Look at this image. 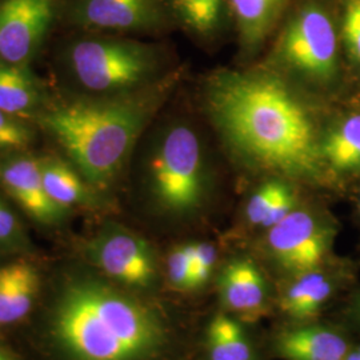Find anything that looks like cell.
<instances>
[{"label": "cell", "instance_id": "32", "mask_svg": "<svg viewBox=\"0 0 360 360\" xmlns=\"http://www.w3.org/2000/svg\"><path fill=\"white\" fill-rule=\"evenodd\" d=\"M358 211H359V215H360V188H359V196H358Z\"/></svg>", "mask_w": 360, "mask_h": 360}, {"label": "cell", "instance_id": "25", "mask_svg": "<svg viewBox=\"0 0 360 360\" xmlns=\"http://www.w3.org/2000/svg\"><path fill=\"white\" fill-rule=\"evenodd\" d=\"M191 245V281L190 291L203 287L211 279L214 267L218 260V251L215 245L208 242H195Z\"/></svg>", "mask_w": 360, "mask_h": 360}, {"label": "cell", "instance_id": "7", "mask_svg": "<svg viewBox=\"0 0 360 360\" xmlns=\"http://www.w3.org/2000/svg\"><path fill=\"white\" fill-rule=\"evenodd\" d=\"M334 223L318 212L296 207L267 230L264 245L271 259L282 270L299 275L333 262Z\"/></svg>", "mask_w": 360, "mask_h": 360}, {"label": "cell", "instance_id": "2", "mask_svg": "<svg viewBox=\"0 0 360 360\" xmlns=\"http://www.w3.org/2000/svg\"><path fill=\"white\" fill-rule=\"evenodd\" d=\"M176 83L168 74L144 90L116 95H79L47 102L35 123L94 188H105L124 167L141 134Z\"/></svg>", "mask_w": 360, "mask_h": 360}, {"label": "cell", "instance_id": "30", "mask_svg": "<svg viewBox=\"0 0 360 360\" xmlns=\"http://www.w3.org/2000/svg\"><path fill=\"white\" fill-rule=\"evenodd\" d=\"M346 360H360V342H355Z\"/></svg>", "mask_w": 360, "mask_h": 360}, {"label": "cell", "instance_id": "13", "mask_svg": "<svg viewBox=\"0 0 360 360\" xmlns=\"http://www.w3.org/2000/svg\"><path fill=\"white\" fill-rule=\"evenodd\" d=\"M219 295L223 306L242 321H257L266 314L270 287L257 264L236 257L219 274Z\"/></svg>", "mask_w": 360, "mask_h": 360}, {"label": "cell", "instance_id": "12", "mask_svg": "<svg viewBox=\"0 0 360 360\" xmlns=\"http://www.w3.org/2000/svg\"><path fill=\"white\" fill-rule=\"evenodd\" d=\"M0 184L27 215L39 223L53 224L65 218V210L46 191L39 158L25 153L1 158Z\"/></svg>", "mask_w": 360, "mask_h": 360}, {"label": "cell", "instance_id": "31", "mask_svg": "<svg viewBox=\"0 0 360 360\" xmlns=\"http://www.w3.org/2000/svg\"><path fill=\"white\" fill-rule=\"evenodd\" d=\"M0 360H10V359H8V358H7V356H6V355H4V354H3V352H1V351H0Z\"/></svg>", "mask_w": 360, "mask_h": 360}, {"label": "cell", "instance_id": "6", "mask_svg": "<svg viewBox=\"0 0 360 360\" xmlns=\"http://www.w3.org/2000/svg\"><path fill=\"white\" fill-rule=\"evenodd\" d=\"M339 43V28L327 7L303 0L284 23L275 56L295 77L326 89L338 80Z\"/></svg>", "mask_w": 360, "mask_h": 360}, {"label": "cell", "instance_id": "5", "mask_svg": "<svg viewBox=\"0 0 360 360\" xmlns=\"http://www.w3.org/2000/svg\"><path fill=\"white\" fill-rule=\"evenodd\" d=\"M206 155L196 131L178 123L163 129L146 162L148 188L156 203L171 214H193L208 188Z\"/></svg>", "mask_w": 360, "mask_h": 360}, {"label": "cell", "instance_id": "18", "mask_svg": "<svg viewBox=\"0 0 360 360\" xmlns=\"http://www.w3.org/2000/svg\"><path fill=\"white\" fill-rule=\"evenodd\" d=\"M46 191L63 210L89 205L94 200L92 186L68 160L60 158H39Z\"/></svg>", "mask_w": 360, "mask_h": 360}, {"label": "cell", "instance_id": "16", "mask_svg": "<svg viewBox=\"0 0 360 360\" xmlns=\"http://www.w3.org/2000/svg\"><path fill=\"white\" fill-rule=\"evenodd\" d=\"M47 104L46 92L30 65L0 62V110L25 120H35Z\"/></svg>", "mask_w": 360, "mask_h": 360}, {"label": "cell", "instance_id": "4", "mask_svg": "<svg viewBox=\"0 0 360 360\" xmlns=\"http://www.w3.org/2000/svg\"><path fill=\"white\" fill-rule=\"evenodd\" d=\"M65 65L89 96H116L144 90L163 75L159 47L110 34L74 39L65 49Z\"/></svg>", "mask_w": 360, "mask_h": 360}, {"label": "cell", "instance_id": "3", "mask_svg": "<svg viewBox=\"0 0 360 360\" xmlns=\"http://www.w3.org/2000/svg\"><path fill=\"white\" fill-rule=\"evenodd\" d=\"M52 328L75 360H148L167 343V328L154 309L95 279L65 287Z\"/></svg>", "mask_w": 360, "mask_h": 360}, {"label": "cell", "instance_id": "17", "mask_svg": "<svg viewBox=\"0 0 360 360\" xmlns=\"http://www.w3.org/2000/svg\"><path fill=\"white\" fill-rule=\"evenodd\" d=\"M245 49L259 47L278 25L288 0H227Z\"/></svg>", "mask_w": 360, "mask_h": 360}, {"label": "cell", "instance_id": "9", "mask_svg": "<svg viewBox=\"0 0 360 360\" xmlns=\"http://www.w3.org/2000/svg\"><path fill=\"white\" fill-rule=\"evenodd\" d=\"M87 255L108 278L129 288L148 290L156 282L158 266L153 247L127 229H104L87 245Z\"/></svg>", "mask_w": 360, "mask_h": 360}, {"label": "cell", "instance_id": "10", "mask_svg": "<svg viewBox=\"0 0 360 360\" xmlns=\"http://www.w3.org/2000/svg\"><path fill=\"white\" fill-rule=\"evenodd\" d=\"M60 0L0 1V62L30 65L59 18Z\"/></svg>", "mask_w": 360, "mask_h": 360}, {"label": "cell", "instance_id": "29", "mask_svg": "<svg viewBox=\"0 0 360 360\" xmlns=\"http://www.w3.org/2000/svg\"><path fill=\"white\" fill-rule=\"evenodd\" d=\"M349 316H351V321L355 323L360 330V291L354 296L349 304Z\"/></svg>", "mask_w": 360, "mask_h": 360}, {"label": "cell", "instance_id": "21", "mask_svg": "<svg viewBox=\"0 0 360 360\" xmlns=\"http://www.w3.org/2000/svg\"><path fill=\"white\" fill-rule=\"evenodd\" d=\"M208 360H257L240 322L227 312L217 314L207 327Z\"/></svg>", "mask_w": 360, "mask_h": 360}, {"label": "cell", "instance_id": "15", "mask_svg": "<svg viewBox=\"0 0 360 360\" xmlns=\"http://www.w3.org/2000/svg\"><path fill=\"white\" fill-rule=\"evenodd\" d=\"M322 160L327 175L360 172V112L339 117L322 134Z\"/></svg>", "mask_w": 360, "mask_h": 360}, {"label": "cell", "instance_id": "22", "mask_svg": "<svg viewBox=\"0 0 360 360\" xmlns=\"http://www.w3.org/2000/svg\"><path fill=\"white\" fill-rule=\"evenodd\" d=\"M38 272L34 266L25 262L8 309L7 324L19 322L31 311L38 295Z\"/></svg>", "mask_w": 360, "mask_h": 360}, {"label": "cell", "instance_id": "8", "mask_svg": "<svg viewBox=\"0 0 360 360\" xmlns=\"http://www.w3.org/2000/svg\"><path fill=\"white\" fill-rule=\"evenodd\" d=\"M59 16L89 34H151L168 26L163 0H60Z\"/></svg>", "mask_w": 360, "mask_h": 360}, {"label": "cell", "instance_id": "23", "mask_svg": "<svg viewBox=\"0 0 360 360\" xmlns=\"http://www.w3.org/2000/svg\"><path fill=\"white\" fill-rule=\"evenodd\" d=\"M30 122L0 110V151L25 153L34 142L35 131Z\"/></svg>", "mask_w": 360, "mask_h": 360}, {"label": "cell", "instance_id": "19", "mask_svg": "<svg viewBox=\"0 0 360 360\" xmlns=\"http://www.w3.org/2000/svg\"><path fill=\"white\" fill-rule=\"evenodd\" d=\"M297 207L295 188L285 179L267 180L250 196L245 206L247 221L263 230L278 224Z\"/></svg>", "mask_w": 360, "mask_h": 360}, {"label": "cell", "instance_id": "11", "mask_svg": "<svg viewBox=\"0 0 360 360\" xmlns=\"http://www.w3.org/2000/svg\"><path fill=\"white\" fill-rule=\"evenodd\" d=\"M354 281L346 263L328 264L295 275L281 297V309L297 322H311Z\"/></svg>", "mask_w": 360, "mask_h": 360}, {"label": "cell", "instance_id": "24", "mask_svg": "<svg viewBox=\"0 0 360 360\" xmlns=\"http://www.w3.org/2000/svg\"><path fill=\"white\" fill-rule=\"evenodd\" d=\"M339 38L348 59L360 67V0H342Z\"/></svg>", "mask_w": 360, "mask_h": 360}, {"label": "cell", "instance_id": "20", "mask_svg": "<svg viewBox=\"0 0 360 360\" xmlns=\"http://www.w3.org/2000/svg\"><path fill=\"white\" fill-rule=\"evenodd\" d=\"M171 20L200 39L215 38L230 13L227 0H163Z\"/></svg>", "mask_w": 360, "mask_h": 360}, {"label": "cell", "instance_id": "1", "mask_svg": "<svg viewBox=\"0 0 360 360\" xmlns=\"http://www.w3.org/2000/svg\"><path fill=\"white\" fill-rule=\"evenodd\" d=\"M206 105L223 141L248 166L287 179L328 176L315 112L279 75L220 71L207 84Z\"/></svg>", "mask_w": 360, "mask_h": 360}, {"label": "cell", "instance_id": "26", "mask_svg": "<svg viewBox=\"0 0 360 360\" xmlns=\"http://www.w3.org/2000/svg\"><path fill=\"white\" fill-rule=\"evenodd\" d=\"M191 245L175 247L167 257V278L169 284L180 291H190L191 281Z\"/></svg>", "mask_w": 360, "mask_h": 360}, {"label": "cell", "instance_id": "33", "mask_svg": "<svg viewBox=\"0 0 360 360\" xmlns=\"http://www.w3.org/2000/svg\"><path fill=\"white\" fill-rule=\"evenodd\" d=\"M0 1H1V0H0Z\"/></svg>", "mask_w": 360, "mask_h": 360}, {"label": "cell", "instance_id": "28", "mask_svg": "<svg viewBox=\"0 0 360 360\" xmlns=\"http://www.w3.org/2000/svg\"><path fill=\"white\" fill-rule=\"evenodd\" d=\"M19 238L20 231L16 218L10 208L0 200V243L11 245L13 242H18Z\"/></svg>", "mask_w": 360, "mask_h": 360}, {"label": "cell", "instance_id": "14", "mask_svg": "<svg viewBox=\"0 0 360 360\" xmlns=\"http://www.w3.org/2000/svg\"><path fill=\"white\" fill-rule=\"evenodd\" d=\"M355 342L340 327L302 323L275 338V351L284 360H346Z\"/></svg>", "mask_w": 360, "mask_h": 360}, {"label": "cell", "instance_id": "27", "mask_svg": "<svg viewBox=\"0 0 360 360\" xmlns=\"http://www.w3.org/2000/svg\"><path fill=\"white\" fill-rule=\"evenodd\" d=\"M23 260H18L0 267V324H7V315L11 306L16 283L23 267Z\"/></svg>", "mask_w": 360, "mask_h": 360}]
</instances>
